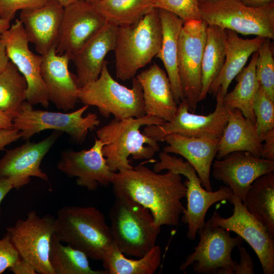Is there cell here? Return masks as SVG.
<instances>
[{"instance_id":"cell-39","label":"cell","mask_w":274,"mask_h":274,"mask_svg":"<svg viewBox=\"0 0 274 274\" xmlns=\"http://www.w3.org/2000/svg\"><path fill=\"white\" fill-rule=\"evenodd\" d=\"M20 258L17 250L7 232L0 238V274L12 267Z\"/></svg>"},{"instance_id":"cell-40","label":"cell","mask_w":274,"mask_h":274,"mask_svg":"<svg viewBox=\"0 0 274 274\" xmlns=\"http://www.w3.org/2000/svg\"><path fill=\"white\" fill-rule=\"evenodd\" d=\"M30 181V178L0 176V204L5 196L11 189H18L28 184Z\"/></svg>"},{"instance_id":"cell-19","label":"cell","mask_w":274,"mask_h":274,"mask_svg":"<svg viewBox=\"0 0 274 274\" xmlns=\"http://www.w3.org/2000/svg\"><path fill=\"white\" fill-rule=\"evenodd\" d=\"M71 59V54H58L54 48L42 55L41 66V74L49 100L64 112L74 109L79 100L77 77L68 69Z\"/></svg>"},{"instance_id":"cell-22","label":"cell","mask_w":274,"mask_h":274,"mask_svg":"<svg viewBox=\"0 0 274 274\" xmlns=\"http://www.w3.org/2000/svg\"><path fill=\"white\" fill-rule=\"evenodd\" d=\"M117 29V26L107 22L80 49L71 54L79 88L99 77L106 55L115 49Z\"/></svg>"},{"instance_id":"cell-44","label":"cell","mask_w":274,"mask_h":274,"mask_svg":"<svg viewBox=\"0 0 274 274\" xmlns=\"http://www.w3.org/2000/svg\"><path fill=\"white\" fill-rule=\"evenodd\" d=\"M9 270L14 274L38 273L31 264L21 257L12 267L9 268Z\"/></svg>"},{"instance_id":"cell-49","label":"cell","mask_w":274,"mask_h":274,"mask_svg":"<svg viewBox=\"0 0 274 274\" xmlns=\"http://www.w3.org/2000/svg\"><path fill=\"white\" fill-rule=\"evenodd\" d=\"M64 7L71 4L72 3L78 1V0H57Z\"/></svg>"},{"instance_id":"cell-2","label":"cell","mask_w":274,"mask_h":274,"mask_svg":"<svg viewBox=\"0 0 274 274\" xmlns=\"http://www.w3.org/2000/svg\"><path fill=\"white\" fill-rule=\"evenodd\" d=\"M165 121L152 115L123 119L114 118L97 131L98 139L104 143L102 152L110 170L116 173L133 166L128 159H150L159 150L158 142L142 133L140 128L158 125Z\"/></svg>"},{"instance_id":"cell-16","label":"cell","mask_w":274,"mask_h":274,"mask_svg":"<svg viewBox=\"0 0 274 274\" xmlns=\"http://www.w3.org/2000/svg\"><path fill=\"white\" fill-rule=\"evenodd\" d=\"M212 176L223 182L233 194L244 201L252 183L258 177L274 171V161L246 151L230 153L213 163Z\"/></svg>"},{"instance_id":"cell-35","label":"cell","mask_w":274,"mask_h":274,"mask_svg":"<svg viewBox=\"0 0 274 274\" xmlns=\"http://www.w3.org/2000/svg\"><path fill=\"white\" fill-rule=\"evenodd\" d=\"M256 75L260 86L274 101V59L270 39H266L257 50Z\"/></svg>"},{"instance_id":"cell-41","label":"cell","mask_w":274,"mask_h":274,"mask_svg":"<svg viewBox=\"0 0 274 274\" xmlns=\"http://www.w3.org/2000/svg\"><path fill=\"white\" fill-rule=\"evenodd\" d=\"M239 261L236 264L233 274H253L254 273L253 260L246 249L241 246L237 247Z\"/></svg>"},{"instance_id":"cell-4","label":"cell","mask_w":274,"mask_h":274,"mask_svg":"<svg viewBox=\"0 0 274 274\" xmlns=\"http://www.w3.org/2000/svg\"><path fill=\"white\" fill-rule=\"evenodd\" d=\"M54 234L60 242L102 261L114 241L103 213L93 207L65 206L55 218Z\"/></svg>"},{"instance_id":"cell-51","label":"cell","mask_w":274,"mask_h":274,"mask_svg":"<svg viewBox=\"0 0 274 274\" xmlns=\"http://www.w3.org/2000/svg\"><path fill=\"white\" fill-rule=\"evenodd\" d=\"M215 1H218V0H198L199 4L208 2Z\"/></svg>"},{"instance_id":"cell-5","label":"cell","mask_w":274,"mask_h":274,"mask_svg":"<svg viewBox=\"0 0 274 274\" xmlns=\"http://www.w3.org/2000/svg\"><path fill=\"white\" fill-rule=\"evenodd\" d=\"M162 28L158 9L154 8L137 23L117 27L115 55L116 77L125 81L150 63L160 51Z\"/></svg>"},{"instance_id":"cell-50","label":"cell","mask_w":274,"mask_h":274,"mask_svg":"<svg viewBox=\"0 0 274 274\" xmlns=\"http://www.w3.org/2000/svg\"><path fill=\"white\" fill-rule=\"evenodd\" d=\"M84 2H86L87 3L91 4L93 5H95L96 4H97L100 0H81Z\"/></svg>"},{"instance_id":"cell-26","label":"cell","mask_w":274,"mask_h":274,"mask_svg":"<svg viewBox=\"0 0 274 274\" xmlns=\"http://www.w3.org/2000/svg\"><path fill=\"white\" fill-rule=\"evenodd\" d=\"M262 150V142L255 124L239 109H230L228 122L219 139L217 159L235 151H246L261 157Z\"/></svg>"},{"instance_id":"cell-45","label":"cell","mask_w":274,"mask_h":274,"mask_svg":"<svg viewBox=\"0 0 274 274\" xmlns=\"http://www.w3.org/2000/svg\"><path fill=\"white\" fill-rule=\"evenodd\" d=\"M14 118L12 115L0 110V129L14 128Z\"/></svg>"},{"instance_id":"cell-17","label":"cell","mask_w":274,"mask_h":274,"mask_svg":"<svg viewBox=\"0 0 274 274\" xmlns=\"http://www.w3.org/2000/svg\"><path fill=\"white\" fill-rule=\"evenodd\" d=\"M104 145L95 138L93 146L88 150L64 152L58 169L70 177H77V184L89 191L95 190L99 186H108L112 183L115 173L110 170L103 155Z\"/></svg>"},{"instance_id":"cell-29","label":"cell","mask_w":274,"mask_h":274,"mask_svg":"<svg viewBox=\"0 0 274 274\" xmlns=\"http://www.w3.org/2000/svg\"><path fill=\"white\" fill-rule=\"evenodd\" d=\"M207 41L201 62V87L199 101L206 98L210 87L221 71L226 54V30L208 25Z\"/></svg>"},{"instance_id":"cell-3","label":"cell","mask_w":274,"mask_h":274,"mask_svg":"<svg viewBox=\"0 0 274 274\" xmlns=\"http://www.w3.org/2000/svg\"><path fill=\"white\" fill-rule=\"evenodd\" d=\"M113 191L109 216L114 243L124 255L142 257L156 245L161 226L147 208L120 190Z\"/></svg>"},{"instance_id":"cell-7","label":"cell","mask_w":274,"mask_h":274,"mask_svg":"<svg viewBox=\"0 0 274 274\" xmlns=\"http://www.w3.org/2000/svg\"><path fill=\"white\" fill-rule=\"evenodd\" d=\"M199 8L208 25L244 35L274 39V2L254 7L241 0H218L200 3Z\"/></svg>"},{"instance_id":"cell-18","label":"cell","mask_w":274,"mask_h":274,"mask_svg":"<svg viewBox=\"0 0 274 274\" xmlns=\"http://www.w3.org/2000/svg\"><path fill=\"white\" fill-rule=\"evenodd\" d=\"M64 8L58 54L78 50L107 23L94 5L86 2L78 0Z\"/></svg>"},{"instance_id":"cell-14","label":"cell","mask_w":274,"mask_h":274,"mask_svg":"<svg viewBox=\"0 0 274 274\" xmlns=\"http://www.w3.org/2000/svg\"><path fill=\"white\" fill-rule=\"evenodd\" d=\"M10 61L17 67L27 83L26 101L33 105H49L47 91L41 74L42 55L34 54L29 48V43L23 26L16 19L10 28L0 35Z\"/></svg>"},{"instance_id":"cell-34","label":"cell","mask_w":274,"mask_h":274,"mask_svg":"<svg viewBox=\"0 0 274 274\" xmlns=\"http://www.w3.org/2000/svg\"><path fill=\"white\" fill-rule=\"evenodd\" d=\"M27 83L17 67L9 61L0 72V110L17 115L22 102L26 99Z\"/></svg>"},{"instance_id":"cell-23","label":"cell","mask_w":274,"mask_h":274,"mask_svg":"<svg viewBox=\"0 0 274 274\" xmlns=\"http://www.w3.org/2000/svg\"><path fill=\"white\" fill-rule=\"evenodd\" d=\"M59 135L56 132L39 143L27 142L7 150L0 159V176L36 177L48 182V177L40 168V165Z\"/></svg>"},{"instance_id":"cell-47","label":"cell","mask_w":274,"mask_h":274,"mask_svg":"<svg viewBox=\"0 0 274 274\" xmlns=\"http://www.w3.org/2000/svg\"><path fill=\"white\" fill-rule=\"evenodd\" d=\"M244 4L250 7H261L274 2V0H241Z\"/></svg>"},{"instance_id":"cell-8","label":"cell","mask_w":274,"mask_h":274,"mask_svg":"<svg viewBox=\"0 0 274 274\" xmlns=\"http://www.w3.org/2000/svg\"><path fill=\"white\" fill-rule=\"evenodd\" d=\"M159 161L153 166L155 172L170 170L187 179L184 183L187 187V204L182 214V221L187 226L188 239L194 240L206 223L205 217L209 209L218 201L228 200L233 193L228 186H221L215 191L205 189L194 167L181 158L163 151L159 153Z\"/></svg>"},{"instance_id":"cell-48","label":"cell","mask_w":274,"mask_h":274,"mask_svg":"<svg viewBox=\"0 0 274 274\" xmlns=\"http://www.w3.org/2000/svg\"><path fill=\"white\" fill-rule=\"evenodd\" d=\"M10 26V21L0 18V35L8 29Z\"/></svg>"},{"instance_id":"cell-1","label":"cell","mask_w":274,"mask_h":274,"mask_svg":"<svg viewBox=\"0 0 274 274\" xmlns=\"http://www.w3.org/2000/svg\"><path fill=\"white\" fill-rule=\"evenodd\" d=\"M112 184L147 208L157 225H179L187 192L181 175L170 170L158 174L141 164L115 173Z\"/></svg>"},{"instance_id":"cell-6","label":"cell","mask_w":274,"mask_h":274,"mask_svg":"<svg viewBox=\"0 0 274 274\" xmlns=\"http://www.w3.org/2000/svg\"><path fill=\"white\" fill-rule=\"evenodd\" d=\"M132 87L128 88L115 80L105 60L99 77L80 88L78 98L83 104L96 106L99 113L108 118H138L146 115L142 86L136 78L132 79Z\"/></svg>"},{"instance_id":"cell-42","label":"cell","mask_w":274,"mask_h":274,"mask_svg":"<svg viewBox=\"0 0 274 274\" xmlns=\"http://www.w3.org/2000/svg\"><path fill=\"white\" fill-rule=\"evenodd\" d=\"M262 144V150L261 157L274 161V129L266 132L261 138Z\"/></svg>"},{"instance_id":"cell-33","label":"cell","mask_w":274,"mask_h":274,"mask_svg":"<svg viewBox=\"0 0 274 274\" xmlns=\"http://www.w3.org/2000/svg\"><path fill=\"white\" fill-rule=\"evenodd\" d=\"M153 0H100L94 6L117 27L134 24L154 9Z\"/></svg>"},{"instance_id":"cell-36","label":"cell","mask_w":274,"mask_h":274,"mask_svg":"<svg viewBox=\"0 0 274 274\" xmlns=\"http://www.w3.org/2000/svg\"><path fill=\"white\" fill-rule=\"evenodd\" d=\"M253 110L256 118L255 128L261 140L266 132L274 129V101L260 86L255 96Z\"/></svg>"},{"instance_id":"cell-30","label":"cell","mask_w":274,"mask_h":274,"mask_svg":"<svg viewBox=\"0 0 274 274\" xmlns=\"http://www.w3.org/2000/svg\"><path fill=\"white\" fill-rule=\"evenodd\" d=\"M257 57V51L253 53L248 66L243 68L235 77L237 84L234 88L223 98V103L227 108L239 109L254 124L256 118L253 105L260 86L256 75Z\"/></svg>"},{"instance_id":"cell-13","label":"cell","mask_w":274,"mask_h":274,"mask_svg":"<svg viewBox=\"0 0 274 274\" xmlns=\"http://www.w3.org/2000/svg\"><path fill=\"white\" fill-rule=\"evenodd\" d=\"M55 218L50 215L40 217L32 211L25 219H19L14 225L6 228L20 257L40 274H55L49 260Z\"/></svg>"},{"instance_id":"cell-10","label":"cell","mask_w":274,"mask_h":274,"mask_svg":"<svg viewBox=\"0 0 274 274\" xmlns=\"http://www.w3.org/2000/svg\"><path fill=\"white\" fill-rule=\"evenodd\" d=\"M199 241L179 269L182 271L192 266L196 273L233 274L236 260L231 257L232 250L242 246L239 236L231 237L230 232L212 224L209 220L198 232Z\"/></svg>"},{"instance_id":"cell-27","label":"cell","mask_w":274,"mask_h":274,"mask_svg":"<svg viewBox=\"0 0 274 274\" xmlns=\"http://www.w3.org/2000/svg\"><path fill=\"white\" fill-rule=\"evenodd\" d=\"M162 28V42L156 57L164 66L176 102L184 99L178 68L179 40L184 21L176 15L158 9Z\"/></svg>"},{"instance_id":"cell-32","label":"cell","mask_w":274,"mask_h":274,"mask_svg":"<svg viewBox=\"0 0 274 274\" xmlns=\"http://www.w3.org/2000/svg\"><path fill=\"white\" fill-rule=\"evenodd\" d=\"M61 243L54 233L50 242L49 260L55 274H108L105 270L92 269L88 257L84 253Z\"/></svg>"},{"instance_id":"cell-46","label":"cell","mask_w":274,"mask_h":274,"mask_svg":"<svg viewBox=\"0 0 274 274\" xmlns=\"http://www.w3.org/2000/svg\"><path fill=\"white\" fill-rule=\"evenodd\" d=\"M9 61L5 44L0 39V72L5 70Z\"/></svg>"},{"instance_id":"cell-9","label":"cell","mask_w":274,"mask_h":274,"mask_svg":"<svg viewBox=\"0 0 274 274\" xmlns=\"http://www.w3.org/2000/svg\"><path fill=\"white\" fill-rule=\"evenodd\" d=\"M89 106L85 105L71 113H60L34 110L32 105L23 101L13 119L14 128L19 130L21 138L27 140L33 135L46 129H54L67 133L77 143L84 142L88 130L95 128L100 123L96 114H83Z\"/></svg>"},{"instance_id":"cell-38","label":"cell","mask_w":274,"mask_h":274,"mask_svg":"<svg viewBox=\"0 0 274 274\" xmlns=\"http://www.w3.org/2000/svg\"><path fill=\"white\" fill-rule=\"evenodd\" d=\"M49 0H0V18L11 21L18 10L34 9L45 5Z\"/></svg>"},{"instance_id":"cell-20","label":"cell","mask_w":274,"mask_h":274,"mask_svg":"<svg viewBox=\"0 0 274 274\" xmlns=\"http://www.w3.org/2000/svg\"><path fill=\"white\" fill-rule=\"evenodd\" d=\"M64 9L57 0H49L41 7L21 10L19 20L29 42L35 46L40 55H44L56 48Z\"/></svg>"},{"instance_id":"cell-11","label":"cell","mask_w":274,"mask_h":274,"mask_svg":"<svg viewBox=\"0 0 274 274\" xmlns=\"http://www.w3.org/2000/svg\"><path fill=\"white\" fill-rule=\"evenodd\" d=\"M215 96V109L209 115L189 112V105L184 98L178 105L172 120L146 126L143 133L158 142H163L167 135L172 133L189 137L220 139L228 122L230 109L224 104L220 89Z\"/></svg>"},{"instance_id":"cell-21","label":"cell","mask_w":274,"mask_h":274,"mask_svg":"<svg viewBox=\"0 0 274 274\" xmlns=\"http://www.w3.org/2000/svg\"><path fill=\"white\" fill-rule=\"evenodd\" d=\"M168 145L167 153H175L186 159L196 170L203 187L213 191L211 169L217 151L219 139L189 137L177 133L167 135L163 140Z\"/></svg>"},{"instance_id":"cell-24","label":"cell","mask_w":274,"mask_h":274,"mask_svg":"<svg viewBox=\"0 0 274 274\" xmlns=\"http://www.w3.org/2000/svg\"><path fill=\"white\" fill-rule=\"evenodd\" d=\"M136 78L142 88L146 115H153L165 121L172 120L178 105L166 72L154 63L139 73Z\"/></svg>"},{"instance_id":"cell-15","label":"cell","mask_w":274,"mask_h":274,"mask_svg":"<svg viewBox=\"0 0 274 274\" xmlns=\"http://www.w3.org/2000/svg\"><path fill=\"white\" fill-rule=\"evenodd\" d=\"M228 201L234 206L232 215L225 218L215 211L209 221L245 240L258 256L263 273L273 274L274 235L247 211L240 198L233 194Z\"/></svg>"},{"instance_id":"cell-43","label":"cell","mask_w":274,"mask_h":274,"mask_svg":"<svg viewBox=\"0 0 274 274\" xmlns=\"http://www.w3.org/2000/svg\"><path fill=\"white\" fill-rule=\"evenodd\" d=\"M21 138L20 131L15 128L0 129V150L11 143Z\"/></svg>"},{"instance_id":"cell-37","label":"cell","mask_w":274,"mask_h":274,"mask_svg":"<svg viewBox=\"0 0 274 274\" xmlns=\"http://www.w3.org/2000/svg\"><path fill=\"white\" fill-rule=\"evenodd\" d=\"M153 7L172 13L183 21L202 20L198 0H153Z\"/></svg>"},{"instance_id":"cell-25","label":"cell","mask_w":274,"mask_h":274,"mask_svg":"<svg viewBox=\"0 0 274 274\" xmlns=\"http://www.w3.org/2000/svg\"><path fill=\"white\" fill-rule=\"evenodd\" d=\"M225 59L221 71L211 84L209 93L216 95L220 89L223 96L227 93L229 86L244 68L249 57L257 51L266 38L257 36L244 39L237 33L226 30Z\"/></svg>"},{"instance_id":"cell-31","label":"cell","mask_w":274,"mask_h":274,"mask_svg":"<svg viewBox=\"0 0 274 274\" xmlns=\"http://www.w3.org/2000/svg\"><path fill=\"white\" fill-rule=\"evenodd\" d=\"M161 260L160 247L155 245L139 259L127 258L114 244L106 252L102 260L108 274H153Z\"/></svg>"},{"instance_id":"cell-28","label":"cell","mask_w":274,"mask_h":274,"mask_svg":"<svg viewBox=\"0 0 274 274\" xmlns=\"http://www.w3.org/2000/svg\"><path fill=\"white\" fill-rule=\"evenodd\" d=\"M247 211L274 235V173L263 175L250 185L244 201Z\"/></svg>"},{"instance_id":"cell-12","label":"cell","mask_w":274,"mask_h":274,"mask_svg":"<svg viewBox=\"0 0 274 274\" xmlns=\"http://www.w3.org/2000/svg\"><path fill=\"white\" fill-rule=\"evenodd\" d=\"M208 24L203 20L184 21L178 46V68L184 98L194 112L201 87V62Z\"/></svg>"}]
</instances>
